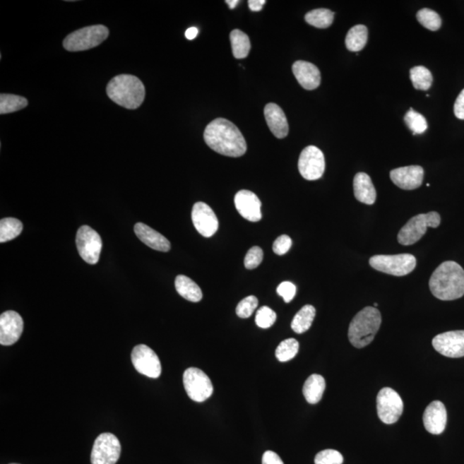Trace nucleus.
Listing matches in <instances>:
<instances>
[{"instance_id": "7c9ffc66", "label": "nucleus", "mask_w": 464, "mask_h": 464, "mask_svg": "<svg viewBox=\"0 0 464 464\" xmlns=\"http://www.w3.org/2000/svg\"><path fill=\"white\" fill-rule=\"evenodd\" d=\"M28 100L26 98L17 96V95L5 94L0 95V114H10L16 111L26 108Z\"/></svg>"}, {"instance_id": "58836bf2", "label": "nucleus", "mask_w": 464, "mask_h": 464, "mask_svg": "<svg viewBox=\"0 0 464 464\" xmlns=\"http://www.w3.org/2000/svg\"><path fill=\"white\" fill-rule=\"evenodd\" d=\"M263 260V251L258 246H254L247 253L244 258L245 268L247 269H255Z\"/></svg>"}, {"instance_id": "2eb2a0df", "label": "nucleus", "mask_w": 464, "mask_h": 464, "mask_svg": "<svg viewBox=\"0 0 464 464\" xmlns=\"http://www.w3.org/2000/svg\"><path fill=\"white\" fill-rule=\"evenodd\" d=\"M194 227L201 236L211 237L219 229V220L213 209L204 202H197L192 209Z\"/></svg>"}, {"instance_id": "f03ea898", "label": "nucleus", "mask_w": 464, "mask_h": 464, "mask_svg": "<svg viewBox=\"0 0 464 464\" xmlns=\"http://www.w3.org/2000/svg\"><path fill=\"white\" fill-rule=\"evenodd\" d=\"M429 287L432 295L440 300L460 299L464 295L463 268L455 261H445L432 273Z\"/></svg>"}, {"instance_id": "79ce46f5", "label": "nucleus", "mask_w": 464, "mask_h": 464, "mask_svg": "<svg viewBox=\"0 0 464 464\" xmlns=\"http://www.w3.org/2000/svg\"><path fill=\"white\" fill-rule=\"evenodd\" d=\"M455 116L460 120H464V90L461 91L454 105Z\"/></svg>"}, {"instance_id": "f704fd0d", "label": "nucleus", "mask_w": 464, "mask_h": 464, "mask_svg": "<svg viewBox=\"0 0 464 464\" xmlns=\"http://www.w3.org/2000/svg\"><path fill=\"white\" fill-rule=\"evenodd\" d=\"M417 20L420 25L427 28V30L436 31L441 27V18L434 11L430 9H422L418 11Z\"/></svg>"}, {"instance_id": "c85d7f7f", "label": "nucleus", "mask_w": 464, "mask_h": 464, "mask_svg": "<svg viewBox=\"0 0 464 464\" xmlns=\"http://www.w3.org/2000/svg\"><path fill=\"white\" fill-rule=\"evenodd\" d=\"M23 231L22 222L14 218H6L0 221V242L6 243L18 237Z\"/></svg>"}, {"instance_id": "b1692460", "label": "nucleus", "mask_w": 464, "mask_h": 464, "mask_svg": "<svg viewBox=\"0 0 464 464\" xmlns=\"http://www.w3.org/2000/svg\"><path fill=\"white\" fill-rule=\"evenodd\" d=\"M326 383L323 376L319 374L309 376L304 384L303 394L309 404L319 403L323 398Z\"/></svg>"}, {"instance_id": "c9c22d12", "label": "nucleus", "mask_w": 464, "mask_h": 464, "mask_svg": "<svg viewBox=\"0 0 464 464\" xmlns=\"http://www.w3.org/2000/svg\"><path fill=\"white\" fill-rule=\"evenodd\" d=\"M277 319L276 313L268 307L258 309L256 316V323L261 328H268L275 324Z\"/></svg>"}, {"instance_id": "0eeeda50", "label": "nucleus", "mask_w": 464, "mask_h": 464, "mask_svg": "<svg viewBox=\"0 0 464 464\" xmlns=\"http://www.w3.org/2000/svg\"><path fill=\"white\" fill-rule=\"evenodd\" d=\"M371 268L376 270L394 276H404L415 268V257L410 254L400 255H379L372 256L369 261Z\"/></svg>"}, {"instance_id": "423d86ee", "label": "nucleus", "mask_w": 464, "mask_h": 464, "mask_svg": "<svg viewBox=\"0 0 464 464\" xmlns=\"http://www.w3.org/2000/svg\"><path fill=\"white\" fill-rule=\"evenodd\" d=\"M441 218L437 212L419 214L412 217L398 233V239L402 245H412L422 239L428 227L437 228Z\"/></svg>"}, {"instance_id": "7ed1b4c3", "label": "nucleus", "mask_w": 464, "mask_h": 464, "mask_svg": "<svg viewBox=\"0 0 464 464\" xmlns=\"http://www.w3.org/2000/svg\"><path fill=\"white\" fill-rule=\"evenodd\" d=\"M106 90L111 100L125 109H136L145 100V86L133 75H118L111 79Z\"/></svg>"}, {"instance_id": "c03bdc74", "label": "nucleus", "mask_w": 464, "mask_h": 464, "mask_svg": "<svg viewBox=\"0 0 464 464\" xmlns=\"http://www.w3.org/2000/svg\"><path fill=\"white\" fill-rule=\"evenodd\" d=\"M249 7L253 11H260L266 4L265 0H249Z\"/></svg>"}, {"instance_id": "1a4fd4ad", "label": "nucleus", "mask_w": 464, "mask_h": 464, "mask_svg": "<svg viewBox=\"0 0 464 464\" xmlns=\"http://www.w3.org/2000/svg\"><path fill=\"white\" fill-rule=\"evenodd\" d=\"M121 446L116 435L105 432L95 440L91 464H116L121 457Z\"/></svg>"}, {"instance_id": "e433bc0d", "label": "nucleus", "mask_w": 464, "mask_h": 464, "mask_svg": "<svg viewBox=\"0 0 464 464\" xmlns=\"http://www.w3.org/2000/svg\"><path fill=\"white\" fill-rule=\"evenodd\" d=\"M258 307V299L255 296H249L245 297L241 302L237 304L236 312L237 315L241 319H249Z\"/></svg>"}, {"instance_id": "4468645a", "label": "nucleus", "mask_w": 464, "mask_h": 464, "mask_svg": "<svg viewBox=\"0 0 464 464\" xmlns=\"http://www.w3.org/2000/svg\"><path fill=\"white\" fill-rule=\"evenodd\" d=\"M432 346L448 358L464 357V331H449L435 336Z\"/></svg>"}, {"instance_id": "a211bd4d", "label": "nucleus", "mask_w": 464, "mask_h": 464, "mask_svg": "<svg viewBox=\"0 0 464 464\" xmlns=\"http://www.w3.org/2000/svg\"><path fill=\"white\" fill-rule=\"evenodd\" d=\"M391 179L400 189L414 190L422 184L424 169L419 165L395 169L391 172Z\"/></svg>"}, {"instance_id": "f257e3e1", "label": "nucleus", "mask_w": 464, "mask_h": 464, "mask_svg": "<svg viewBox=\"0 0 464 464\" xmlns=\"http://www.w3.org/2000/svg\"><path fill=\"white\" fill-rule=\"evenodd\" d=\"M204 140L214 152L224 156L239 157L247 152V144L239 128L224 118L209 123L205 129Z\"/></svg>"}, {"instance_id": "5701e85b", "label": "nucleus", "mask_w": 464, "mask_h": 464, "mask_svg": "<svg viewBox=\"0 0 464 464\" xmlns=\"http://www.w3.org/2000/svg\"><path fill=\"white\" fill-rule=\"evenodd\" d=\"M354 191L356 200L361 203L374 205L376 199V192L371 177L367 174H356L354 179Z\"/></svg>"}, {"instance_id": "dca6fc26", "label": "nucleus", "mask_w": 464, "mask_h": 464, "mask_svg": "<svg viewBox=\"0 0 464 464\" xmlns=\"http://www.w3.org/2000/svg\"><path fill=\"white\" fill-rule=\"evenodd\" d=\"M23 331V321L18 312L8 311L0 316V344L11 346L17 343Z\"/></svg>"}, {"instance_id": "20e7f679", "label": "nucleus", "mask_w": 464, "mask_h": 464, "mask_svg": "<svg viewBox=\"0 0 464 464\" xmlns=\"http://www.w3.org/2000/svg\"><path fill=\"white\" fill-rule=\"evenodd\" d=\"M382 316L378 309L366 307L357 313L348 329V339L352 346L362 348L372 343L379 332Z\"/></svg>"}, {"instance_id": "72a5a7b5", "label": "nucleus", "mask_w": 464, "mask_h": 464, "mask_svg": "<svg viewBox=\"0 0 464 464\" xmlns=\"http://www.w3.org/2000/svg\"><path fill=\"white\" fill-rule=\"evenodd\" d=\"M404 121H405L408 129L412 131L415 136V134L425 133L427 129L426 118L412 109L408 111L405 117H404Z\"/></svg>"}, {"instance_id": "39448f33", "label": "nucleus", "mask_w": 464, "mask_h": 464, "mask_svg": "<svg viewBox=\"0 0 464 464\" xmlns=\"http://www.w3.org/2000/svg\"><path fill=\"white\" fill-rule=\"evenodd\" d=\"M109 31L105 25H93L74 31L67 35L63 47L67 51L81 52L93 49L108 38Z\"/></svg>"}, {"instance_id": "a878e982", "label": "nucleus", "mask_w": 464, "mask_h": 464, "mask_svg": "<svg viewBox=\"0 0 464 464\" xmlns=\"http://www.w3.org/2000/svg\"><path fill=\"white\" fill-rule=\"evenodd\" d=\"M316 316V309L312 305L304 307L297 313L292 322V331L297 334H303L311 327Z\"/></svg>"}, {"instance_id": "6e6552de", "label": "nucleus", "mask_w": 464, "mask_h": 464, "mask_svg": "<svg viewBox=\"0 0 464 464\" xmlns=\"http://www.w3.org/2000/svg\"><path fill=\"white\" fill-rule=\"evenodd\" d=\"M184 384L189 398L196 403H203L213 395L211 380L200 369L190 367L184 371Z\"/></svg>"}, {"instance_id": "aec40b11", "label": "nucleus", "mask_w": 464, "mask_h": 464, "mask_svg": "<svg viewBox=\"0 0 464 464\" xmlns=\"http://www.w3.org/2000/svg\"><path fill=\"white\" fill-rule=\"evenodd\" d=\"M293 74L305 90H315L321 84V73L312 63L297 61L292 66Z\"/></svg>"}, {"instance_id": "6ab92c4d", "label": "nucleus", "mask_w": 464, "mask_h": 464, "mask_svg": "<svg viewBox=\"0 0 464 464\" xmlns=\"http://www.w3.org/2000/svg\"><path fill=\"white\" fill-rule=\"evenodd\" d=\"M424 427L432 434H441L447 424V412L444 403L434 400L428 405L423 415Z\"/></svg>"}, {"instance_id": "393cba45", "label": "nucleus", "mask_w": 464, "mask_h": 464, "mask_svg": "<svg viewBox=\"0 0 464 464\" xmlns=\"http://www.w3.org/2000/svg\"><path fill=\"white\" fill-rule=\"evenodd\" d=\"M174 285L177 292L190 302H200L203 297L199 285L187 276L178 275L174 281Z\"/></svg>"}, {"instance_id": "ddd939ff", "label": "nucleus", "mask_w": 464, "mask_h": 464, "mask_svg": "<svg viewBox=\"0 0 464 464\" xmlns=\"http://www.w3.org/2000/svg\"><path fill=\"white\" fill-rule=\"evenodd\" d=\"M134 368L141 374L150 379H157L161 375L162 367L156 352L146 345H138L132 352Z\"/></svg>"}, {"instance_id": "f3484780", "label": "nucleus", "mask_w": 464, "mask_h": 464, "mask_svg": "<svg viewBox=\"0 0 464 464\" xmlns=\"http://www.w3.org/2000/svg\"><path fill=\"white\" fill-rule=\"evenodd\" d=\"M236 208L240 215L251 222H258L261 220V202L255 193L249 190H241L235 196Z\"/></svg>"}, {"instance_id": "a18cd8bd", "label": "nucleus", "mask_w": 464, "mask_h": 464, "mask_svg": "<svg viewBox=\"0 0 464 464\" xmlns=\"http://www.w3.org/2000/svg\"><path fill=\"white\" fill-rule=\"evenodd\" d=\"M198 33H199V30H198L197 28L191 27L186 31L185 37L189 40H193L197 37Z\"/></svg>"}, {"instance_id": "412c9836", "label": "nucleus", "mask_w": 464, "mask_h": 464, "mask_svg": "<svg viewBox=\"0 0 464 464\" xmlns=\"http://www.w3.org/2000/svg\"><path fill=\"white\" fill-rule=\"evenodd\" d=\"M264 116L273 136L278 138L287 136L289 132L287 119L280 106L275 103H268L265 107Z\"/></svg>"}, {"instance_id": "cd10ccee", "label": "nucleus", "mask_w": 464, "mask_h": 464, "mask_svg": "<svg viewBox=\"0 0 464 464\" xmlns=\"http://www.w3.org/2000/svg\"><path fill=\"white\" fill-rule=\"evenodd\" d=\"M230 39H231L234 57L236 59L247 57L251 47L248 35L240 30H234L230 35Z\"/></svg>"}, {"instance_id": "37998d69", "label": "nucleus", "mask_w": 464, "mask_h": 464, "mask_svg": "<svg viewBox=\"0 0 464 464\" xmlns=\"http://www.w3.org/2000/svg\"><path fill=\"white\" fill-rule=\"evenodd\" d=\"M263 464H284L280 456L272 451H266L263 456Z\"/></svg>"}, {"instance_id": "f8f14e48", "label": "nucleus", "mask_w": 464, "mask_h": 464, "mask_svg": "<svg viewBox=\"0 0 464 464\" xmlns=\"http://www.w3.org/2000/svg\"><path fill=\"white\" fill-rule=\"evenodd\" d=\"M299 170L304 179H320L325 170V158L322 150L313 145L304 148L300 154Z\"/></svg>"}, {"instance_id": "a19ab883", "label": "nucleus", "mask_w": 464, "mask_h": 464, "mask_svg": "<svg viewBox=\"0 0 464 464\" xmlns=\"http://www.w3.org/2000/svg\"><path fill=\"white\" fill-rule=\"evenodd\" d=\"M292 241L291 237L287 235H282L275 241L273 245V251L276 255L283 256L291 249Z\"/></svg>"}, {"instance_id": "9b49d317", "label": "nucleus", "mask_w": 464, "mask_h": 464, "mask_svg": "<svg viewBox=\"0 0 464 464\" xmlns=\"http://www.w3.org/2000/svg\"><path fill=\"white\" fill-rule=\"evenodd\" d=\"M76 244L83 260L91 265L98 263L102 243L100 235L95 230L90 226H81L77 233Z\"/></svg>"}, {"instance_id": "473e14b6", "label": "nucleus", "mask_w": 464, "mask_h": 464, "mask_svg": "<svg viewBox=\"0 0 464 464\" xmlns=\"http://www.w3.org/2000/svg\"><path fill=\"white\" fill-rule=\"evenodd\" d=\"M299 344L297 340L290 338L283 340L277 347L275 356L280 362H287L292 359L299 352Z\"/></svg>"}, {"instance_id": "9d476101", "label": "nucleus", "mask_w": 464, "mask_h": 464, "mask_svg": "<svg viewBox=\"0 0 464 464\" xmlns=\"http://www.w3.org/2000/svg\"><path fill=\"white\" fill-rule=\"evenodd\" d=\"M379 417L387 425L394 424L403 412V402L398 392L391 388H383L376 396Z\"/></svg>"}, {"instance_id": "4be33fe9", "label": "nucleus", "mask_w": 464, "mask_h": 464, "mask_svg": "<svg viewBox=\"0 0 464 464\" xmlns=\"http://www.w3.org/2000/svg\"><path fill=\"white\" fill-rule=\"evenodd\" d=\"M134 232L138 239L155 251L168 252L170 249L169 241L148 225L137 223L134 226Z\"/></svg>"}, {"instance_id": "bb28decb", "label": "nucleus", "mask_w": 464, "mask_h": 464, "mask_svg": "<svg viewBox=\"0 0 464 464\" xmlns=\"http://www.w3.org/2000/svg\"><path fill=\"white\" fill-rule=\"evenodd\" d=\"M368 30L364 25H356L349 30L346 37L347 49L351 52H359L367 45Z\"/></svg>"}, {"instance_id": "09e8293b", "label": "nucleus", "mask_w": 464, "mask_h": 464, "mask_svg": "<svg viewBox=\"0 0 464 464\" xmlns=\"http://www.w3.org/2000/svg\"><path fill=\"white\" fill-rule=\"evenodd\" d=\"M11 464H18V463H11Z\"/></svg>"}, {"instance_id": "2f4dec72", "label": "nucleus", "mask_w": 464, "mask_h": 464, "mask_svg": "<svg viewBox=\"0 0 464 464\" xmlns=\"http://www.w3.org/2000/svg\"><path fill=\"white\" fill-rule=\"evenodd\" d=\"M410 78L416 90H427L432 84V75L431 71L425 66H415L410 70Z\"/></svg>"}, {"instance_id": "de8ad7c7", "label": "nucleus", "mask_w": 464, "mask_h": 464, "mask_svg": "<svg viewBox=\"0 0 464 464\" xmlns=\"http://www.w3.org/2000/svg\"><path fill=\"white\" fill-rule=\"evenodd\" d=\"M379 307V304H378V303H375V304H374V307Z\"/></svg>"}, {"instance_id": "ea45409f", "label": "nucleus", "mask_w": 464, "mask_h": 464, "mask_svg": "<svg viewBox=\"0 0 464 464\" xmlns=\"http://www.w3.org/2000/svg\"><path fill=\"white\" fill-rule=\"evenodd\" d=\"M278 295L283 297L285 303H290L296 295L295 285L290 281H284L277 288Z\"/></svg>"}, {"instance_id": "c756f323", "label": "nucleus", "mask_w": 464, "mask_h": 464, "mask_svg": "<svg viewBox=\"0 0 464 464\" xmlns=\"http://www.w3.org/2000/svg\"><path fill=\"white\" fill-rule=\"evenodd\" d=\"M335 13L328 9H316L309 11L305 15V21L309 25L319 28V29H326L332 25L334 21Z\"/></svg>"}, {"instance_id": "49530a36", "label": "nucleus", "mask_w": 464, "mask_h": 464, "mask_svg": "<svg viewBox=\"0 0 464 464\" xmlns=\"http://www.w3.org/2000/svg\"><path fill=\"white\" fill-rule=\"evenodd\" d=\"M226 4L229 6L231 9H234L237 5H239V0H226Z\"/></svg>"}, {"instance_id": "4c0bfd02", "label": "nucleus", "mask_w": 464, "mask_h": 464, "mask_svg": "<svg viewBox=\"0 0 464 464\" xmlns=\"http://www.w3.org/2000/svg\"><path fill=\"white\" fill-rule=\"evenodd\" d=\"M343 457L335 450H324L316 456L315 464H343Z\"/></svg>"}]
</instances>
